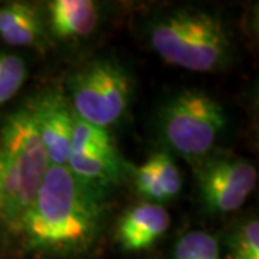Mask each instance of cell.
<instances>
[{"instance_id": "cell-1", "label": "cell", "mask_w": 259, "mask_h": 259, "mask_svg": "<svg viewBox=\"0 0 259 259\" xmlns=\"http://www.w3.org/2000/svg\"><path fill=\"white\" fill-rule=\"evenodd\" d=\"M104 218L101 190L76 179L66 166H51L18 235L30 250L82 253L98 239Z\"/></svg>"}, {"instance_id": "cell-2", "label": "cell", "mask_w": 259, "mask_h": 259, "mask_svg": "<svg viewBox=\"0 0 259 259\" xmlns=\"http://www.w3.org/2000/svg\"><path fill=\"white\" fill-rule=\"evenodd\" d=\"M29 105L10 112L0 125V225L18 235L48 168Z\"/></svg>"}, {"instance_id": "cell-3", "label": "cell", "mask_w": 259, "mask_h": 259, "mask_svg": "<svg viewBox=\"0 0 259 259\" xmlns=\"http://www.w3.org/2000/svg\"><path fill=\"white\" fill-rule=\"evenodd\" d=\"M150 45L164 62L193 72H214L228 65L232 40L218 15L177 9L151 25Z\"/></svg>"}, {"instance_id": "cell-4", "label": "cell", "mask_w": 259, "mask_h": 259, "mask_svg": "<svg viewBox=\"0 0 259 259\" xmlns=\"http://www.w3.org/2000/svg\"><path fill=\"white\" fill-rule=\"evenodd\" d=\"M228 125L223 105L202 90H183L167 100L158 112V128L168 147L190 161H202Z\"/></svg>"}, {"instance_id": "cell-5", "label": "cell", "mask_w": 259, "mask_h": 259, "mask_svg": "<svg viewBox=\"0 0 259 259\" xmlns=\"http://www.w3.org/2000/svg\"><path fill=\"white\" fill-rule=\"evenodd\" d=\"M68 102L79 120L108 128L127 114L133 98V79L112 59L88 62L71 75Z\"/></svg>"}, {"instance_id": "cell-6", "label": "cell", "mask_w": 259, "mask_h": 259, "mask_svg": "<svg viewBox=\"0 0 259 259\" xmlns=\"http://www.w3.org/2000/svg\"><path fill=\"white\" fill-rule=\"evenodd\" d=\"M194 175L202 203L216 214L238 210L258 182L256 167L233 156H209L197 163Z\"/></svg>"}, {"instance_id": "cell-7", "label": "cell", "mask_w": 259, "mask_h": 259, "mask_svg": "<svg viewBox=\"0 0 259 259\" xmlns=\"http://www.w3.org/2000/svg\"><path fill=\"white\" fill-rule=\"evenodd\" d=\"M39 140L51 166H66L75 114L61 90L44 91L29 104Z\"/></svg>"}, {"instance_id": "cell-8", "label": "cell", "mask_w": 259, "mask_h": 259, "mask_svg": "<svg viewBox=\"0 0 259 259\" xmlns=\"http://www.w3.org/2000/svg\"><path fill=\"white\" fill-rule=\"evenodd\" d=\"M170 213L163 204L139 203L127 209L117 223V241L125 252L147 250L168 231Z\"/></svg>"}, {"instance_id": "cell-9", "label": "cell", "mask_w": 259, "mask_h": 259, "mask_svg": "<svg viewBox=\"0 0 259 259\" xmlns=\"http://www.w3.org/2000/svg\"><path fill=\"white\" fill-rule=\"evenodd\" d=\"M45 20L26 2H9L0 6V39L12 47L44 49L47 44Z\"/></svg>"}, {"instance_id": "cell-10", "label": "cell", "mask_w": 259, "mask_h": 259, "mask_svg": "<svg viewBox=\"0 0 259 259\" xmlns=\"http://www.w3.org/2000/svg\"><path fill=\"white\" fill-rule=\"evenodd\" d=\"M66 167L76 179L98 190L118 186L127 173V163L117 148L107 151L71 153Z\"/></svg>"}, {"instance_id": "cell-11", "label": "cell", "mask_w": 259, "mask_h": 259, "mask_svg": "<svg viewBox=\"0 0 259 259\" xmlns=\"http://www.w3.org/2000/svg\"><path fill=\"white\" fill-rule=\"evenodd\" d=\"M100 13L91 0H54L48 3V23L58 39L91 35L97 29Z\"/></svg>"}, {"instance_id": "cell-12", "label": "cell", "mask_w": 259, "mask_h": 259, "mask_svg": "<svg viewBox=\"0 0 259 259\" xmlns=\"http://www.w3.org/2000/svg\"><path fill=\"white\" fill-rule=\"evenodd\" d=\"M114 148H117V146L108 130L85 122L75 115L71 153L107 151Z\"/></svg>"}, {"instance_id": "cell-13", "label": "cell", "mask_w": 259, "mask_h": 259, "mask_svg": "<svg viewBox=\"0 0 259 259\" xmlns=\"http://www.w3.org/2000/svg\"><path fill=\"white\" fill-rule=\"evenodd\" d=\"M175 259H222V253L213 235L204 231H192L177 241Z\"/></svg>"}, {"instance_id": "cell-14", "label": "cell", "mask_w": 259, "mask_h": 259, "mask_svg": "<svg viewBox=\"0 0 259 259\" xmlns=\"http://www.w3.org/2000/svg\"><path fill=\"white\" fill-rule=\"evenodd\" d=\"M229 259H259L258 218L238 223L228 238Z\"/></svg>"}, {"instance_id": "cell-15", "label": "cell", "mask_w": 259, "mask_h": 259, "mask_svg": "<svg viewBox=\"0 0 259 259\" xmlns=\"http://www.w3.org/2000/svg\"><path fill=\"white\" fill-rule=\"evenodd\" d=\"M26 76V62L20 56L0 52V107L18 94Z\"/></svg>"}, {"instance_id": "cell-16", "label": "cell", "mask_w": 259, "mask_h": 259, "mask_svg": "<svg viewBox=\"0 0 259 259\" xmlns=\"http://www.w3.org/2000/svg\"><path fill=\"white\" fill-rule=\"evenodd\" d=\"M148 161L153 166L158 185L164 194V199L171 200L177 197L183 187V177L175 158L167 151H157L148 157Z\"/></svg>"}, {"instance_id": "cell-17", "label": "cell", "mask_w": 259, "mask_h": 259, "mask_svg": "<svg viewBox=\"0 0 259 259\" xmlns=\"http://www.w3.org/2000/svg\"><path fill=\"white\" fill-rule=\"evenodd\" d=\"M133 182H134V187L137 190V193L146 199L150 203H158L161 204L160 202H166L164 199V194H163V190L158 185L157 177H156V173L153 170V166L151 163L148 161H144L143 164H140L134 173H133Z\"/></svg>"}]
</instances>
